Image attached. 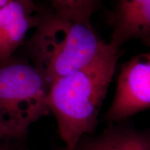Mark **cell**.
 <instances>
[{"mask_svg": "<svg viewBox=\"0 0 150 150\" xmlns=\"http://www.w3.org/2000/svg\"><path fill=\"white\" fill-rule=\"evenodd\" d=\"M109 42L120 49L132 40L150 45V0H117Z\"/></svg>", "mask_w": 150, "mask_h": 150, "instance_id": "8992f818", "label": "cell"}, {"mask_svg": "<svg viewBox=\"0 0 150 150\" xmlns=\"http://www.w3.org/2000/svg\"><path fill=\"white\" fill-rule=\"evenodd\" d=\"M35 28L27 50L32 65L50 85L89 64L105 43L91 24L65 20L54 13L40 18Z\"/></svg>", "mask_w": 150, "mask_h": 150, "instance_id": "7a4b0ae2", "label": "cell"}, {"mask_svg": "<svg viewBox=\"0 0 150 150\" xmlns=\"http://www.w3.org/2000/svg\"><path fill=\"white\" fill-rule=\"evenodd\" d=\"M74 150H150V129L112 123L101 134L83 136Z\"/></svg>", "mask_w": 150, "mask_h": 150, "instance_id": "52a82bcc", "label": "cell"}, {"mask_svg": "<svg viewBox=\"0 0 150 150\" xmlns=\"http://www.w3.org/2000/svg\"><path fill=\"white\" fill-rule=\"evenodd\" d=\"M54 14L71 21L91 24L98 0H47Z\"/></svg>", "mask_w": 150, "mask_h": 150, "instance_id": "ba28073f", "label": "cell"}, {"mask_svg": "<svg viewBox=\"0 0 150 150\" xmlns=\"http://www.w3.org/2000/svg\"><path fill=\"white\" fill-rule=\"evenodd\" d=\"M63 150H67V149H65V148H64V149H63Z\"/></svg>", "mask_w": 150, "mask_h": 150, "instance_id": "8fae6325", "label": "cell"}, {"mask_svg": "<svg viewBox=\"0 0 150 150\" xmlns=\"http://www.w3.org/2000/svg\"><path fill=\"white\" fill-rule=\"evenodd\" d=\"M13 0H0V10L2 9L6 5H8Z\"/></svg>", "mask_w": 150, "mask_h": 150, "instance_id": "30bf717a", "label": "cell"}, {"mask_svg": "<svg viewBox=\"0 0 150 150\" xmlns=\"http://www.w3.org/2000/svg\"><path fill=\"white\" fill-rule=\"evenodd\" d=\"M150 107V52L134 56L122 66L113 100L105 115L118 123Z\"/></svg>", "mask_w": 150, "mask_h": 150, "instance_id": "277c9868", "label": "cell"}, {"mask_svg": "<svg viewBox=\"0 0 150 150\" xmlns=\"http://www.w3.org/2000/svg\"><path fill=\"white\" fill-rule=\"evenodd\" d=\"M50 84L32 64L11 59L0 65V123L20 138L50 112Z\"/></svg>", "mask_w": 150, "mask_h": 150, "instance_id": "3957f363", "label": "cell"}, {"mask_svg": "<svg viewBox=\"0 0 150 150\" xmlns=\"http://www.w3.org/2000/svg\"><path fill=\"white\" fill-rule=\"evenodd\" d=\"M40 18L34 0H13L0 10V65L11 59Z\"/></svg>", "mask_w": 150, "mask_h": 150, "instance_id": "5b68a950", "label": "cell"}, {"mask_svg": "<svg viewBox=\"0 0 150 150\" xmlns=\"http://www.w3.org/2000/svg\"><path fill=\"white\" fill-rule=\"evenodd\" d=\"M119 50L105 42L89 64L50 83L48 106L67 150H74L83 136L93 134L115 73Z\"/></svg>", "mask_w": 150, "mask_h": 150, "instance_id": "6da1fadb", "label": "cell"}, {"mask_svg": "<svg viewBox=\"0 0 150 150\" xmlns=\"http://www.w3.org/2000/svg\"><path fill=\"white\" fill-rule=\"evenodd\" d=\"M6 137H11L10 134L5 127L0 123V150H5L2 145V140L4 138H6Z\"/></svg>", "mask_w": 150, "mask_h": 150, "instance_id": "9c48e42d", "label": "cell"}]
</instances>
